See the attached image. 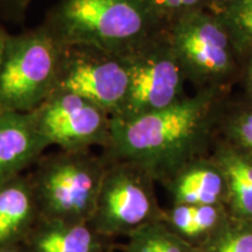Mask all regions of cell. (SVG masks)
<instances>
[{
  "label": "cell",
  "mask_w": 252,
  "mask_h": 252,
  "mask_svg": "<svg viewBox=\"0 0 252 252\" xmlns=\"http://www.w3.org/2000/svg\"><path fill=\"white\" fill-rule=\"evenodd\" d=\"M62 43L41 26L8 35L0 62V112H32L54 91Z\"/></svg>",
  "instance_id": "obj_5"
},
{
  "label": "cell",
  "mask_w": 252,
  "mask_h": 252,
  "mask_svg": "<svg viewBox=\"0 0 252 252\" xmlns=\"http://www.w3.org/2000/svg\"><path fill=\"white\" fill-rule=\"evenodd\" d=\"M27 252H115V239L98 234L88 222L41 219L21 244Z\"/></svg>",
  "instance_id": "obj_12"
},
{
  "label": "cell",
  "mask_w": 252,
  "mask_h": 252,
  "mask_svg": "<svg viewBox=\"0 0 252 252\" xmlns=\"http://www.w3.org/2000/svg\"><path fill=\"white\" fill-rule=\"evenodd\" d=\"M210 156L225 174L229 188L226 206L230 214L252 220V159L216 138Z\"/></svg>",
  "instance_id": "obj_15"
},
{
  "label": "cell",
  "mask_w": 252,
  "mask_h": 252,
  "mask_svg": "<svg viewBox=\"0 0 252 252\" xmlns=\"http://www.w3.org/2000/svg\"><path fill=\"white\" fill-rule=\"evenodd\" d=\"M128 88L125 56L88 45H62L55 90L78 94L111 117L121 111Z\"/></svg>",
  "instance_id": "obj_8"
},
{
  "label": "cell",
  "mask_w": 252,
  "mask_h": 252,
  "mask_svg": "<svg viewBox=\"0 0 252 252\" xmlns=\"http://www.w3.org/2000/svg\"><path fill=\"white\" fill-rule=\"evenodd\" d=\"M161 185L172 204H228L225 174L210 154L188 162Z\"/></svg>",
  "instance_id": "obj_11"
},
{
  "label": "cell",
  "mask_w": 252,
  "mask_h": 252,
  "mask_svg": "<svg viewBox=\"0 0 252 252\" xmlns=\"http://www.w3.org/2000/svg\"><path fill=\"white\" fill-rule=\"evenodd\" d=\"M117 249L123 252H198L197 248L185 242L161 220L150 223L126 237Z\"/></svg>",
  "instance_id": "obj_17"
},
{
  "label": "cell",
  "mask_w": 252,
  "mask_h": 252,
  "mask_svg": "<svg viewBox=\"0 0 252 252\" xmlns=\"http://www.w3.org/2000/svg\"><path fill=\"white\" fill-rule=\"evenodd\" d=\"M108 163L91 150H60L41 157L28 175L41 219L89 223Z\"/></svg>",
  "instance_id": "obj_4"
},
{
  "label": "cell",
  "mask_w": 252,
  "mask_h": 252,
  "mask_svg": "<svg viewBox=\"0 0 252 252\" xmlns=\"http://www.w3.org/2000/svg\"><path fill=\"white\" fill-rule=\"evenodd\" d=\"M216 14L224 21L243 56L251 52L252 0H229Z\"/></svg>",
  "instance_id": "obj_19"
},
{
  "label": "cell",
  "mask_w": 252,
  "mask_h": 252,
  "mask_svg": "<svg viewBox=\"0 0 252 252\" xmlns=\"http://www.w3.org/2000/svg\"><path fill=\"white\" fill-rule=\"evenodd\" d=\"M7 36H8V34L4 31V28L0 26V62H1L2 54H4V49H5Z\"/></svg>",
  "instance_id": "obj_25"
},
{
  "label": "cell",
  "mask_w": 252,
  "mask_h": 252,
  "mask_svg": "<svg viewBox=\"0 0 252 252\" xmlns=\"http://www.w3.org/2000/svg\"><path fill=\"white\" fill-rule=\"evenodd\" d=\"M0 252H27L23 245H0Z\"/></svg>",
  "instance_id": "obj_24"
},
{
  "label": "cell",
  "mask_w": 252,
  "mask_h": 252,
  "mask_svg": "<svg viewBox=\"0 0 252 252\" xmlns=\"http://www.w3.org/2000/svg\"><path fill=\"white\" fill-rule=\"evenodd\" d=\"M229 94L222 89L196 90L159 111L125 119L112 117L111 139L103 154L135 163L163 184L188 162L209 156Z\"/></svg>",
  "instance_id": "obj_1"
},
{
  "label": "cell",
  "mask_w": 252,
  "mask_h": 252,
  "mask_svg": "<svg viewBox=\"0 0 252 252\" xmlns=\"http://www.w3.org/2000/svg\"><path fill=\"white\" fill-rule=\"evenodd\" d=\"M124 56L128 88L121 111L113 118H132L159 111L188 96L185 90L187 80L166 30Z\"/></svg>",
  "instance_id": "obj_7"
},
{
  "label": "cell",
  "mask_w": 252,
  "mask_h": 252,
  "mask_svg": "<svg viewBox=\"0 0 252 252\" xmlns=\"http://www.w3.org/2000/svg\"><path fill=\"white\" fill-rule=\"evenodd\" d=\"M166 34L186 80L196 90H231L239 82L244 56L224 21L209 9L185 15Z\"/></svg>",
  "instance_id": "obj_3"
},
{
  "label": "cell",
  "mask_w": 252,
  "mask_h": 252,
  "mask_svg": "<svg viewBox=\"0 0 252 252\" xmlns=\"http://www.w3.org/2000/svg\"><path fill=\"white\" fill-rule=\"evenodd\" d=\"M52 145L32 112H0V184L23 174Z\"/></svg>",
  "instance_id": "obj_10"
},
{
  "label": "cell",
  "mask_w": 252,
  "mask_h": 252,
  "mask_svg": "<svg viewBox=\"0 0 252 252\" xmlns=\"http://www.w3.org/2000/svg\"><path fill=\"white\" fill-rule=\"evenodd\" d=\"M108 161L89 224L105 237L126 238L160 220L163 208L158 202L154 189L157 182L149 172L124 160Z\"/></svg>",
  "instance_id": "obj_6"
},
{
  "label": "cell",
  "mask_w": 252,
  "mask_h": 252,
  "mask_svg": "<svg viewBox=\"0 0 252 252\" xmlns=\"http://www.w3.org/2000/svg\"><path fill=\"white\" fill-rule=\"evenodd\" d=\"M198 252H252V220L230 215Z\"/></svg>",
  "instance_id": "obj_18"
},
{
  "label": "cell",
  "mask_w": 252,
  "mask_h": 252,
  "mask_svg": "<svg viewBox=\"0 0 252 252\" xmlns=\"http://www.w3.org/2000/svg\"><path fill=\"white\" fill-rule=\"evenodd\" d=\"M231 215L224 204H171L160 220L173 234L200 248Z\"/></svg>",
  "instance_id": "obj_14"
},
{
  "label": "cell",
  "mask_w": 252,
  "mask_h": 252,
  "mask_svg": "<svg viewBox=\"0 0 252 252\" xmlns=\"http://www.w3.org/2000/svg\"><path fill=\"white\" fill-rule=\"evenodd\" d=\"M40 220L30 176L0 184V245H21Z\"/></svg>",
  "instance_id": "obj_13"
},
{
  "label": "cell",
  "mask_w": 252,
  "mask_h": 252,
  "mask_svg": "<svg viewBox=\"0 0 252 252\" xmlns=\"http://www.w3.org/2000/svg\"><path fill=\"white\" fill-rule=\"evenodd\" d=\"M153 13L167 27L185 15L209 9V0H145Z\"/></svg>",
  "instance_id": "obj_20"
},
{
  "label": "cell",
  "mask_w": 252,
  "mask_h": 252,
  "mask_svg": "<svg viewBox=\"0 0 252 252\" xmlns=\"http://www.w3.org/2000/svg\"><path fill=\"white\" fill-rule=\"evenodd\" d=\"M239 82L243 84L244 88L243 98L252 104V50L244 55Z\"/></svg>",
  "instance_id": "obj_21"
},
{
  "label": "cell",
  "mask_w": 252,
  "mask_h": 252,
  "mask_svg": "<svg viewBox=\"0 0 252 252\" xmlns=\"http://www.w3.org/2000/svg\"><path fill=\"white\" fill-rule=\"evenodd\" d=\"M62 45L127 55L166 30L145 0H61L42 24Z\"/></svg>",
  "instance_id": "obj_2"
},
{
  "label": "cell",
  "mask_w": 252,
  "mask_h": 252,
  "mask_svg": "<svg viewBox=\"0 0 252 252\" xmlns=\"http://www.w3.org/2000/svg\"><path fill=\"white\" fill-rule=\"evenodd\" d=\"M33 113L41 134L63 151L105 150L111 139V115L78 94L55 90Z\"/></svg>",
  "instance_id": "obj_9"
},
{
  "label": "cell",
  "mask_w": 252,
  "mask_h": 252,
  "mask_svg": "<svg viewBox=\"0 0 252 252\" xmlns=\"http://www.w3.org/2000/svg\"><path fill=\"white\" fill-rule=\"evenodd\" d=\"M2 5L7 13H11L14 17H21L25 13L32 0H1Z\"/></svg>",
  "instance_id": "obj_22"
},
{
  "label": "cell",
  "mask_w": 252,
  "mask_h": 252,
  "mask_svg": "<svg viewBox=\"0 0 252 252\" xmlns=\"http://www.w3.org/2000/svg\"><path fill=\"white\" fill-rule=\"evenodd\" d=\"M228 1L229 0H209V11L217 13Z\"/></svg>",
  "instance_id": "obj_23"
},
{
  "label": "cell",
  "mask_w": 252,
  "mask_h": 252,
  "mask_svg": "<svg viewBox=\"0 0 252 252\" xmlns=\"http://www.w3.org/2000/svg\"><path fill=\"white\" fill-rule=\"evenodd\" d=\"M216 139L252 159V104L244 98L225 100L216 126Z\"/></svg>",
  "instance_id": "obj_16"
}]
</instances>
